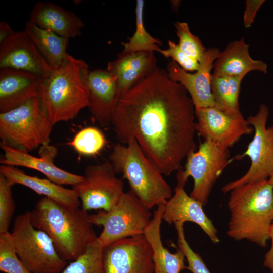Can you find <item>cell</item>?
I'll use <instances>...</instances> for the list:
<instances>
[{
	"instance_id": "cell-19",
	"label": "cell",
	"mask_w": 273,
	"mask_h": 273,
	"mask_svg": "<svg viewBox=\"0 0 273 273\" xmlns=\"http://www.w3.org/2000/svg\"><path fill=\"white\" fill-rule=\"evenodd\" d=\"M42 79L29 72L1 68L0 113L16 108L38 96Z\"/></svg>"
},
{
	"instance_id": "cell-16",
	"label": "cell",
	"mask_w": 273,
	"mask_h": 273,
	"mask_svg": "<svg viewBox=\"0 0 273 273\" xmlns=\"http://www.w3.org/2000/svg\"><path fill=\"white\" fill-rule=\"evenodd\" d=\"M4 156L1 159V165L23 167L37 170L43 174L47 178L60 185H72L81 182L83 176L65 171L55 165L54 160L57 149L49 144L42 146L38 151V157L29 152L1 145Z\"/></svg>"
},
{
	"instance_id": "cell-13",
	"label": "cell",
	"mask_w": 273,
	"mask_h": 273,
	"mask_svg": "<svg viewBox=\"0 0 273 273\" xmlns=\"http://www.w3.org/2000/svg\"><path fill=\"white\" fill-rule=\"evenodd\" d=\"M195 114L196 133L225 148L254 130L246 119L234 118L214 106L195 109Z\"/></svg>"
},
{
	"instance_id": "cell-12",
	"label": "cell",
	"mask_w": 273,
	"mask_h": 273,
	"mask_svg": "<svg viewBox=\"0 0 273 273\" xmlns=\"http://www.w3.org/2000/svg\"><path fill=\"white\" fill-rule=\"evenodd\" d=\"M105 273H154L152 251L144 235L124 238L104 248Z\"/></svg>"
},
{
	"instance_id": "cell-5",
	"label": "cell",
	"mask_w": 273,
	"mask_h": 273,
	"mask_svg": "<svg viewBox=\"0 0 273 273\" xmlns=\"http://www.w3.org/2000/svg\"><path fill=\"white\" fill-rule=\"evenodd\" d=\"M126 144H116L110 155V163L116 173L122 174L129 183L130 191L148 209L166 203L172 192L163 174L134 138Z\"/></svg>"
},
{
	"instance_id": "cell-7",
	"label": "cell",
	"mask_w": 273,
	"mask_h": 273,
	"mask_svg": "<svg viewBox=\"0 0 273 273\" xmlns=\"http://www.w3.org/2000/svg\"><path fill=\"white\" fill-rule=\"evenodd\" d=\"M11 233L19 259L31 273H60L66 266L49 236L32 225L29 212L16 217Z\"/></svg>"
},
{
	"instance_id": "cell-32",
	"label": "cell",
	"mask_w": 273,
	"mask_h": 273,
	"mask_svg": "<svg viewBox=\"0 0 273 273\" xmlns=\"http://www.w3.org/2000/svg\"><path fill=\"white\" fill-rule=\"evenodd\" d=\"M12 186L3 175L0 174V233L9 231L15 211Z\"/></svg>"
},
{
	"instance_id": "cell-30",
	"label": "cell",
	"mask_w": 273,
	"mask_h": 273,
	"mask_svg": "<svg viewBox=\"0 0 273 273\" xmlns=\"http://www.w3.org/2000/svg\"><path fill=\"white\" fill-rule=\"evenodd\" d=\"M0 270L4 273H31L19 259L11 233H0Z\"/></svg>"
},
{
	"instance_id": "cell-28",
	"label": "cell",
	"mask_w": 273,
	"mask_h": 273,
	"mask_svg": "<svg viewBox=\"0 0 273 273\" xmlns=\"http://www.w3.org/2000/svg\"><path fill=\"white\" fill-rule=\"evenodd\" d=\"M103 251V246L97 239L82 255L66 266L62 273H105Z\"/></svg>"
},
{
	"instance_id": "cell-14",
	"label": "cell",
	"mask_w": 273,
	"mask_h": 273,
	"mask_svg": "<svg viewBox=\"0 0 273 273\" xmlns=\"http://www.w3.org/2000/svg\"><path fill=\"white\" fill-rule=\"evenodd\" d=\"M220 50L216 47L207 49L199 69L194 73L186 72L173 60L167 65V72L172 81L181 84L189 94L195 109L215 107L211 91L212 70Z\"/></svg>"
},
{
	"instance_id": "cell-18",
	"label": "cell",
	"mask_w": 273,
	"mask_h": 273,
	"mask_svg": "<svg viewBox=\"0 0 273 273\" xmlns=\"http://www.w3.org/2000/svg\"><path fill=\"white\" fill-rule=\"evenodd\" d=\"M185 184L177 177L174 194L165 204L162 220L169 224L194 223L201 228L213 243H219L217 229L204 212L202 204L187 194L184 189Z\"/></svg>"
},
{
	"instance_id": "cell-3",
	"label": "cell",
	"mask_w": 273,
	"mask_h": 273,
	"mask_svg": "<svg viewBox=\"0 0 273 273\" xmlns=\"http://www.w3.org/2000/svg\"><path fill=\"white\" fill-rule=\"evenodd\" d=\"M230 192L228 235L265 247L273 222V189L268 179L247 183Z\"/></svg>"
},
{
	"instance_id": "cell-10",
	"label": "cell",
	"mask_w": 273,
	"mask_h": 273,
	"mask_svg": "<svg viewBox=\"0 0 273 273\" xmlns=\"http://www.w3.org/2000/svg\"><path fill=\"white\" fill-rule=\"evenodd\" d=\"M230 157L229 149L204 140L188 156L184 169L177 171L176 177L185 183L191 177L194 184L190 196L205 206L214 183L231 162Z\"/></svg>"
},
{
	"instance_id": "cell-2",
	"label": "cell",
	"mask_w": 273,
	"mask_h": 273,
	"mask_svg": "<svg viewBox=\"0 0 273 273\" xmlns=\"http://www.w3.org/2000/svg\"><path fill=\"white\" fill-rule=\"evenodd\" d=\"M32 225L44 231L60 256L73 261L97 239L87 211L71 207L43 197L29 212Z\"/></svg>"
},
{
	"instance_id": "cell-23",
	"label": "cell",
	"mask_w": 273,
	"mask_h": 273,
	"mask_svg": "<svg viewBox=\"0 0 273 273\" xmlns=\"http://www.w3.org/2000/svg\"><path fill=\"white\" fill-rule=\"evenodd\" d=\"M165 204L157 206L144 235L152 249L154 273H180L183 270L187 269L184 253L179 249L175 253L170 252L162 241L161 224Z\"/></svg>"
},
{
	"instance_id": "cell-15",
	"label": "cell",
	"mask_w": 273,
	"mask_h": 273,
	"mask_svg": "<svg viewBox=\"0 0 273 273\" xmlns=\"http://www.w3.org/2000/svg\"><path fill=\"white\" fill-rule=\"evenodd\" d=\"M7 68L34 73L42 78L52 68L23 30L0 43V68Z\"/></svg>"
},
{
	"instance_id": "cell-8",
	"label": "cell",
	"mask_w": 273,
	"mask_h": 273,
	"mask_svg": "<svg viewBox=\"0 0 273 273\" xmlns=\"http://www.w3.org/2000/svg\"><path fill=\"white\" fill-rule=\"evenodd\" d=\"M152 216L150 209L129 191L110 210H100L89 215V219L93 225L103 227L97 239L104 248L118 240L144 235Z\"/></svg>"
},
{
	"instance_id": "cell-37",
	"label": "cell",
	"mask_w": 273,
	"mask_h": 273,
	"mask_svg": "<svg viewBox=\"0 0 273 273\" xmlns=\"http://www.w3.org/2000/svg\"><path fill=\"white\" fill-rule=\"evenodd\" d=\"M9 25L6 22H0V43L14 33Z\"/></svg>"
},
{
	"instance_id": "cell-38",
	"label": "cell",
	"mask_w": 273,
	"mask_h": 273,
	"mask_svg": "<svg viewBox=\"0 0 273 273\" xmlns=\"http://www.w3.org/2000/svg\"><path fill=\"white\" fill-rule=\"evenodd\" d=\"M268 180L270 182V183L271 184V185L272 186V189H273V173H272V174L270 175V176L268 178Z\"/></svg>"
},
{
	"instance_id": "cell-21",
	"label": "cell",
	"mask_w": 273,
	"mask_h": 273,
	"mask_svg": "<svg viewBox=\"0 0 273 273\" xmlns=\"http://www.w3.org/2000/svg\"><path fill=\"white\" fill-rule=\"evenodd\" d=\"M29 16V20L37 26L68 39L81 35L84 26L75 14L51 2H37Z\"/></svg>"
},
{
	"instance_id": "cell-35",
	"label": "cell",
	"mask_w": 273,
	"mask_h": 273,
	"mask_svg": "<svg viewBox=\"0 0 273 273\" xmlns=\"http://www.w3.org/2000/svg\"><path fill=\"white\" fill-rule=\"evenodd\" d=\"M264 0H247L243 15V24L245 28H248L253 24L257 13L264 3Z\"/></svg>"
},
{
	"instance_id": "cell-20",
	"label": "cell",
	"mask_w": 273,
	"mask_h": 273,
	"mask_svg": "<svg viewBox=\"0 0 273 273\" xmlns=\"http://www.w3.org/2000/svg\"><path fill=\"white\" fill-rule=\"evenodd\" d=\"M153 51L120 53L108 63L107 70L116 77L121 95L151 74L156 68Z\"/></svg>"
},
{
	"instance_id": "cell-25",
	"label": "cell",
	"mask_w": 273,
	"mask_h": 273,
	"mask_svg": "<svg viewBox=\"0 0 273 273\" xmlns=\"http://www.w3.org/2000/svg\"><path fill=\"white\" fill-rule=\"evenodd\" d=\"M24 31L52 68L62 65L68 54L69 39L40 28L30 21L26 22Z\"/></svg>"
},
{
	"instance_id": "cell-6",
	"label": "cell",
	"mask_w": 273,
	"mask_h": 273,
	"mask_svg": "<svg viewBox=\"0 0 273 273\" xmlns=\"http://www.w3.org/2000/svg\"><path fill=\"white\" fill-rule=\"evenodd\" d=\"M54 124L39 96L0 113L1 145L29 152L48 145Z\"/></svg>"
},
{
	"instance_id": "cell-33",
	"label": "cell",
	"mask_w": 273,
	"mask_h": 273,
	"mask_svg": "<svg viewBox=\"0 0 273 273\" xmlns=\"http://www.w3.org/2000/svg\"><path fill=\"white\" fill-rule=\"evenodd\" d=\"M177 234L178 249L184 253L187 261V269L192 273H210L200 255L194 252L187 241L184 231V223L174 224Z\"/></svg>"
},
{
	"instance_id": "cell-24",
	"label": "cell",
	"mask_w": 273,
	"mask_h": 273,
	"mask_svg": "<svg viewBox=\"0 0 273 273\" xmlns=\"http://www.w3.org/2000/svg\"><path fill=\"white\" fill-rule=\"evenodd\" d=\"M0 174L13 186L18 184L25 186L38 195H43L62 205L78 208L81 204L72 189L65 188L47 178L29 175L16 167L1 165Z\"/></svg>"
},
{
	"instance_id": "cell-17",
	"label": "cell",
	"mask_w": 273,
	"mask_h": 273,
	"mask_svg": "<svg viewBox=\"0 0 273 273\" xmlns=\"http://www.w3.org/2000/svg\"><path fill=\"white\" fill-rule=\"evenodd\" d=\"M88 88V108L92 118L101 126H107L121 96L116 77L107 69L90 71Z\"/></svg>"
},
{
	"instance_id": "cell-27",
	"label": "cell",
	"mask_w": 273,
	"mask_h": 273,
	"mask_svg": "<svg viewBox=\"0 0 273 273\" xmlns=\"http://www.w3.org/2000/svg\"><path fill=\"white\" fill-rule=\"evenodd\" d=\"M144 1H136L135 8L136 29L133 36L129 39L128 42L123 43L124 52L135 53L141 51L159 52L161 49L159 45H162L161 41L152 37L146 30L144 26L143 15Z\"/></svg>"
},
{
	"instance_id": "cell-4",
	"label": "cell",
	"mask_w": 273,
	"mask_h": 273,
	"mask_svg": "<svg viewBox=\"0 0 273 273\" xmlns=\"http://www.w3.org/2000/svg\"><path fill=\"white\" fill-rule=\"evenodd\" d=\"M89 71L84 60L68 54L62 65L42 79L38 96L54 125L74 119L88 107Z\"/></svg>"
},
{
	"instance_id": "cell-31",
	"label": "cell",
	"mask_w": 273,
	"mask_h": 273,
	"mask_svg": "<svg viewBox=\"0 0 273 273\" xmlns=\"http://www.w3.org/2000/svg\"><path fill=\"white\" fill-rule=\"evenodd\" d=\"M176 34L179 38L180 49L188 56L200 63L202 61L207 51L199 38L192 33L186 22L174 23Z\"/></svg>"
},
{
	"instance_id": "cell-36",
	"label": "cell",
	"mask_w": 273,
	"mask_h": 273,
	"mask_svg": "<svg viewBox=\"0 0 273 273\" xmlns=\"http://www.w3.org/2000/svg\"><path fill=\"white\" fill-rule=\"evenodd\" d=\"M269 239L271 240V245L265 255L263 266L269 269L271 273H273V222L269 230Z\"/></svg>"
},
{
	"instance_id": "cell-29",
	"label": "cell",
	"mask_w": 273,
	"mask_h": 273,
	"mask_svg": "<svg viewBox=\"0 0 273 273\" xmlns=\"http://www.w3.org/2000/svg\"><path fill=\"white\" fill-rule=\"evenodd\" d=\"M105 143V137L99 129L87 127L79 130L67 145L81 155L93 156L99 153Z\"/></svg>"
},
{
	"instance_id": "cell-9",
	"label": "cell",
	"mask_w": 273,
	"mask_h": 273,
	"mask_svg": "<svg viewBox=\"0 0 273 273\" xmlns=\"http://www.w3.org/2000/svg\"><path fill=\"white\" fill-rule=\"evenodd\" d=\"M269 112L267 106L261 104L257 113L247 118V122L253 128L254 136L246 150L231 160L247 156L250 160V166L242 176L225 185L221 189L223 193L230 192L247 183L267 180L273 173V125L266 126Z\"/></svg>"
},
{
	"instance_id": "cell-34",
	"label": "cell",
	"mask_w": 273,
	"mask_h": 273,
	"mask_svg": "<svg viewBox=\"0 0 273 273\" xmlns=\"http://www.w3.org/2000/svg\"><path fill=\"white\" fill-rule=\"evenodd\" d=\"M169 48L165 50L160 49L159 53L166 58H171L186 72L197 71L200 66V63L196 60L186 54L174 42L168 40Z\"/></svg>"
},
{
	"instance_id": "cell-1",
	"label": "cell",
	"mask_w": 273,
	"mask_h": 273,
	"mask_svg": "<svg viewBox=\"0 0 273 273\" xmlns=\"http://www.w3.org/2000/svg\"><path fill=\"white\" fill-rule=\"evenodd\" d=\"M195 117L184 87L157 67L121 95L111 124L120 143L134 138L160 172L169 175L196 151Z\"/></svg>"
},
{
	"instance_id": "cell-26",
	"label": "cell",
	"mask_w": 273,
	"mask_h": 273,
	"mask_svg": "<svg viewBox=\"0 0 273 273\" xmlns=\"http://www.w3.org/2000/svg\"><path fill=\"white\" fill-rule=\"evenodd\" d=\"M243 77H213L211 91L215 107L229 115L239 119H245L240 110L239 98Z\"/></svg>"
},
{
	"instance_id": "cell-11",
	"label": "cell",
	"mask_w": 273,
	"mask_h": 273,
	"mask_svg": "<svg viewBox=\"0 0 273 273\" xmlns=\"http://www.w3.org/2000/svg\"><path fill=\"white\" fill-rule=\"evenodd\" d=\"M110 162L92 164L84 170L82 180L73 186L81 208L88 211H109L118 202L124 191L123 181L116 175Z\"/></svg>"
},
{
	"instance_id": "cell-22",
	"label": "cell",
	"mask_w": 273,
	"mask_h": 273,
	"mask_svg": "<svg viewBox=\"0 0 273 273\" xmlns=\"http://www.w3.org/2000/svg\"><path fill=\"white\" fill-rule=\"evenodd\" d=\"M257 71L266 74L267 64L260 60L253 59L249 54V44L243 38L229 42L220 52L213 64V77H243Z\"/></svg>"
}]
</instances>
